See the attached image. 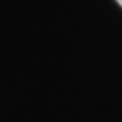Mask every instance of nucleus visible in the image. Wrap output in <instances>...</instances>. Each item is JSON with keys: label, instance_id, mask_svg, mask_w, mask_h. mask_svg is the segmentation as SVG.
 <instances>
[{"label": "nucleus", "instance_id": "obj_1", "mask_svg": "<svg viewBox=\"0 0 122 122\" xmlns=\"http://www.w3.org/2000/svg\"><path fill=\"white\" fill-rule=\"evenodd\" d=\"M116 2H117V3H119V5L122 6V0H116Z\"/></svg>", "mask_w": 122, "mask_h": 122}]
</instances>
